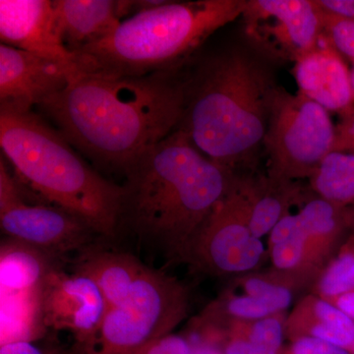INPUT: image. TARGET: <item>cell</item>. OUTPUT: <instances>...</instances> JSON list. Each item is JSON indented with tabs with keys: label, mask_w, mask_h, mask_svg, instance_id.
<instances>
[{
	"label": "cell",
	"mask_w": 354,
	"mask_h": 354,
	"mask_svg": "<svg viewBox=\"0 0 354 354\" xmlns=\"http://www.w3.org/2000/svg\"><path fill=\"white\" fill-rule=\"evenodd\" d=\"M183 68L142 76L79 72L39 109L71 146L124 174L140 156L178 129L189 78Z\"/></svg>",
	"instance_id": "obj_1"
},
{
	"label": "cell",
	"mask_w": 354,
	"mask_h": 354,
	"mask_svg": "<svg viewBox=\"0 0 354 354\" xmlns=\"http://www.w3.org/2000/svg\"><path fill=\"white\" fill-rule=\"evenodd\" d=\"M124 176L118 234L127 230L171 259L185 262L235 174L203 155L177 129L140 156Z\"/></svg>",
	"instance_id": "obj_2"
},
{
	"label": "cell",
	"mask_w": 354,
	"mask_h": 354,
	"mask_svg": "<svg viewBox=\"0 0 354 354\" xmlns=\"http://www.w3.org/2000/svg\"><path fill=\"white\" fill-rule=\"evenodd\" d=\"M277 87L265 65L245 51L218 53L188 78L178 129L203 155L234 171L263 146Z\"/></svg>",
	"instance_id": "obj_3"
},
{
	"label": "cell",
	"mask_w": 354,
	"mask_h": 354,
	"mask_svg": "<svg viewBox=\"0 0 354 354\" xmlns=\"http://www.w3.org/2000/svg\"><path fill=\"white\" fill-rule=\"evenodd\" d=\"M0 146L32 194L80 218L102 239L118 235L122 185L100 176L41 116L0 109Z\"/></svg>",
	"instance_id": "obj_4"
},
{
	"label": "cell",
	"mask_w": 354,
	"mask_h": 354,
	"mask_svg": "<svg viewBox=\"0 0 354 354\" xmlns=\"http://www.w3.org/2000/svg\"><path fill=\"white\" fill-rule=\"evenodd\" d=\"M247 0L169 1L121 21L113 34L76 53L80 73L142 76L184 66L223 26L241 17Z\"/></svg>",
	"instance_id": "obj_5"
},
{
	"label": "cell",
	"mask_w": 354,
	"mask_h": 354,
	"mask_svg": "<svg viewBox=\"0 0 354 354\" xmlns=\"http://www.w3.org/2000/svg\"><path fill=\"white\" fill-rule=\"evenodd\" d=\"M189 309L187 288L167 272L147 268L127 297L108 308L99 332L72 354H135L171 335Z\"/></svg>",
	"instance_id": "obj_6"
},
{
	"label": "cell",
	"mask_w": 354,
	"mask_h": 354,
	"mask_svg": "<svg viewBox=\"0 0 354 354\" xmlns=\"http://www.w3.org/2000/svg\"><path fill=\"white\" fill-rule=\"evenodd\" d=\"M335 127L327 109L298 91L277 87L263 146L268 176L309 179L334 150Z\"/></svg>",
	"instance_id": "obj_7"
},
{
	"label": "cell",
	"mask_w": 354,
	"mask_h": 354,
	"mask_svg": "<svg viewBox=\"0 0 354 354\" xmlns=\"http://www.w3.org/2000/svg\"><path fill=\"white\" fill-rule=\"evenodd\" d=\"M252 177L234 176L191 244L185 263L213 276L255 272L268 256L249 225Z\"/></svg>",
	"instance_id": "obj_8"
},
{
	"label": "cell",
	"mask_w": 354,
	"mask_h": 354,
	"mask_svg": "<svg viewBox=\"0 0 354 354\" xmlns=\"http://www.w3.org/2000/svg\"><path fill=\"white\" fill-rule=\"evenodd\" d=\"M25 186L0 158V227L6 239L22 242L65 262L70 254H78L100 235L87 223L48 203H34ZM102 239V237H101Z\"/></svg>",
	"instance_id": "obj_9"
},
{
	"label": "cell",
	"mask_w": 354,
	"mask_h": 354,
	"mask_svg": "<svg viewBox=\"0 0 354 354\" xmlns=\"http://www.w3.org/2000/svg\"><path fill=\"white\" fill-rule=\"evenodd\" d=\"M241 17L247 37L278 59L295 64L325 39L316 0H247Z\"/></svg>",
	"instance_id": "obj_10"
},
{
	"label": "cell",
	"mask_w": 354,
	"mask_h": 354,
	"mask_svg": "<svg viewBox=\"0 0 354 354\" xmlns=\"http://www.w3.org/2000/svg\"><path fill=\"white\" fill-rule=\"evenodd\" d=\"M41 317L44 329L69 332L75 339L72 351L91 344L106 315V300L94 281L62 267L51 272L41 288Z\"/></svg>",
	"instance_id": "obj_11"
},
{
	"label": "cell",
	"mask_w": 354,
	"mask_h": 354,
	"mask_svg": "<svg viewBox=\"0 0 354 354\" xmlns=\"http://www.w3.org/2000/svg\"><path fill=\"white\" fill-rule=\"evenodd\" d=\"M79 73L72 65L0 44V109L31 111Z\"/></svg>",
	"instance_id": "obj_12"
},
{
	"label": "cell",
	"mask_w": 354,
	"mask_h": 354,
	"mask_svg": "<svg viewBox=\"0 0 354 354\" xmlns=\"http://www.w3.org/2000/svg\"><path fill=\"white\" fill-rule=\"evenodd\" d=\"M1 44L76 66L57 31L53 0H0Z\"/></svg>",
	"instance_id": "obj_13"
},
{
	"label": "cell",
	"mask_w": 354,
	"mask_h": 354,
	"mask_svg": "<svg viewBox=\"0 0 354 354\" xmlns=\"http://www.w3.org/2000/svg\"><path fill=\"white\" fill-rule=\"evenodd\" d=\"M293 75L299 92L328 111L339 114L341 118L353 113L351 71L327 39L295 62Z\"/></svg>",
	"instance_id": "obj_14"
},
{
	"label": "cell",
	"mask_w": 354,
	"mask_h": 354,
	"mask_svg": "<svg viewBox=\"0 0 354 354\" xmlns=\"http://www.w3.org/2000/svg\"><path fill=\"white\" fill-rule=\"evenodd\" d=\"M60 41L72 55L108 38L121 23L118 0H53Z\"/></svg>",
	"instance_id": "obj_15"
},
{
	"label": "cell",
	"mask_w": 354,
	"mask_h": 354,
	"mask_svg": "<svg viewBox=\"0 0 354 354\" xmlns=\"http://www.w3.org/2000/svg\"><path fill=\"white\" fill-rule=\"evenodd\" d=\"M73 271L88 277L97 286L106 307L122 302L140 277L147 270L136 257L127 251L101 245L97 241L76 254Z\"/></svg>",
	"instance_id": "obj_16"
},
{
	"label": "cell",
	"mask_w": 354,
	"mask_h": 354,
	"mask_svg": "<svg viewBox=\"0 0 354 354\" xmlns=\"http://www.w3.org/2000/svg\"><path fill=\"white\" fill-rule=\"evenodd\" d=\"M308 251V266L313 278L335 257L344 235L351 232V209L322 198L310 196L297 207Z\"/></svg>",
	"instance_id": "obj_17"
},
{
	"label": "cell",
	"mask_w": 354,
	"mask_h": 354,
	"mask_svg": "<svg viewBox=\"0 0 354 354\" xmlns=\"http://www.w3.org/2000/svg\"><path fill=\"white\" fill-rule=\"evenodd\" d=\"M62 264L39 249L6 239L0 247L1 299L38 297L46 279Z\"/></svg>",
	"instance_id": "obj_18"
},
{
	"label": "cell",
	"mask_w": 354,
	"mask_h": 354,
	"mask_svg": "<svg viewBox=\"0 0 354 354\" xmlns=\"http://www.w3.org/2000/svg\"><path fill=\"white\" fill-rule=\"evenodd\" d=\"M286 337L290 342L314 337L351 353L354 344V321L328 300L311 293L300 299L286 317Z\"/></svg>",
	"instance_id": "obj_19"
},
{
	"label": "cell",
	"mask_w": 354,
	"mask_h": 354,
	"mask_svg": "<svg viewBox=\"0 0 354 354\" xmlns=\"http://www.w3.org/2000/svg\"><path fill=\"white\" fill-rule=\"evenodd\" d=\"M309 197L298 180L268 176L252 177L249 218L251 232L262 239L293 207H299Z\"/></svg>",
	"instance_id": "obj_20"
},
{
	"label": "cell",
	"mask_w": 354,
	"mask_h": 354,
	"mask_svg": "<svg viewBox=\"0 0 354 354\" xmlns=\"http://www.w3.org/2000/svg\"><path fill=\"white\" fill-rule=\"evenodd\" d=\"M308 180L316 196L342 208H354V153H330Z\"/></svg>",
	"instance_id": "obj_21"
},
{
	"label": "cell",
	"mask_w": 354,
	"mask_h": 354,
	"mask_svg": "<svg viewBox=\"0 0 354 354\" xmlns=\"http://www.w3.org/2000/svg\"><path fill=\"white\" fill-rule=\"evenodd\" d=\"M304 286L298 279L271 269L241 274L234 279L228 290L256 298L269 304L278 313H283L290 306L295 293Z\"/></svg>",
	"instance_id": "obj_22"
},
{
	"label": "cell",
	"mask_w": 354,
	"mask_h": 354,
	"mask_svg": "<svg viewBox=\"0 0 354 354\" xmlns=\"http://www.w3.org/2000/svg\"><path fill=\"white\" fill-rule=\"evenodd\" d=\"M286 317L288 316L286 315V312H283V313L274 314V315L254 321H236V322L223 324V325L206 323L220 328L228 335L250 342L264 351L274 353H283Z\"/></svg>",
	"instance_id": "obj_23"
},
{
	"label": "cell",
	"mask_w": 354,
	"mask_h": 354,
	"mask_svg": "<svg viewBox=\"0 0 354 354\" xmlns=\"http://www.w3.org/2000/svg\"><path fill=\"white\" fill-rule=\"evenodd\" d=\"M354 292V237L349 235L312 285V295L330 300Z\"/></svg>",
	"instance_id": "obj_24"
},
{
	"label": "cell",
	"mask_w": 354,
	"mask_h": 354,
	"mask_svg": "<svg viewBox=\"0 0 354 354\" xmlns=\"http://www.w3.org/2000/svg\"><path fill=\"white\" fill-rule=\"evenodd\" d=\"M323 13L324 36L339 55L348 57L354 64V21Z\"/></svg>",
	"instance_id": "obj_25"
},
{
	"label": "cell",
	"mask_w": 354,
	"mask_h": 354,
	"mask_svg": "<svg viewBox=\"0 0 354 354\" xmlns=\"http://www.w3.org/2000/svg\"><path fill=\"white\" fill-rule=\"evenodd\" d=\"M283 354H351L346 349L314 337H301L291 341Z\"/></svg>",
	"instance_id": "obj_26"
},
{
	"label": "cell",
	"mask_w": 354,
	"mask_h": 354,
	"mask_svg": "<svg viewBox=\"0 0 354 354\" xmlns=\"http://www.w3.org/2000/svg\"><path fill=\"white\" fill-rule=\"evenodd\" d=\"M135 354H194L186 337L167 335L156 339Z\"/></svg>",
	"instance_id": "obj_27"
},
{
	"label": "cell",
	"mask_w": 354,
	"mask_h": 354,
	"mask_svg": "<svg viewBox=\"0 0 354 354\" xmlns=\"http://www.w3.org/2000/svg\"><path fill=\"white\" fill-rule=\"evenodd\" d=\"M0 354H72L55 344H39L36 341H18L1 344Z\"/></svg>",
	"instance_id": "obj_28"
},
{
	"label": "cell",
	"mask_w": 354,
	"mask_h": 354,
	"mask_svg": "<svg viewBox=\"0 0 354 354\" xmlns=\"http://www.w3.org/2000/svg\"><path fill=\"white\" fill-rule=\"evenodd\" d=\"M324 12L354 21V0H316Z\"/></svg>",
	"instance_id": "obj_29"
},
{
	"label": "cell",
	"mask_w": 354,
	"mask_h": 354,
	"mask_svg": "<svg viewBox=\"0 0 354 354\" xmlns=\"http://www.w3.org/2000/svg\"><path fill=\"white\" fill-rule=\"evenodd\" d=\"M328 301L334 304L335 307H337L354 321V292L339 295V297L333 298Z\"/></svg>",
	"instance_id": "obj_30"
},
{
	"label": "cell",
	"mask_w": 354,
	"mask_h": 354,
	"mask_svg": "<svg viewBox=\"0 0 354 354\" xmlns=\"http://www.w3.org/2000/svg\"><path fill=\"white\" fill-rule=\"evenodd\" d=\"M186 339L189 342L191 348H192L194 354H223L220 348L209 344L208 342L200 341V339L187 337Z\"/></svg>",
	"instance_id": "obj_31"
},
{
	"label": "cell",
	"mask_w": 354,
	"mask_h": 354,
	"mask_svg": "<svg viewBox=\"0 0 354 354\" xmlns=\"http://www.w3.org/2000/svg\"><path fill=\"white\" fill-rule=\"evenodd\" d=\"M351 209V236L354 237V208H349Z\"/></svg>",
	"instance_id": "obj_32"
},
{
	"label": "cell",
	"mask_w": 354,
	"mask_h": 354,
	"mask_svg": "<svg viewBox=\"0 0 354 354\" xmlns=\"http://www.w3.org/2000/svg\"><path fill=\"white\" fill-rule=\"evenodd\" d=\"M351 80H353V88H354V64H353V70H351Z\"/></svg>",
	"instance_id": "obj_33"
},
{
	"label": "cell",
	"mask_w": 354,
	"mask_h": 354,
	"mask_svg": "<svg viewBox=\"0 0 354 354\" xmlns=\"http://www.w3.org/2000/svg\"><path fill=\"white\" fill-rule=\"evenodd\" d=\"M346 153H354V146L353 147V148L351 149V150L348 151V152H346Z\"/></svg>",
	"instance_id": "obj_34"
},
{
	"label": "cell",
	"mask_w": 354,
	"mask_h": 354,
	"mask_svg": "<svg viewBox=\"0 0 354 354\" xmlns=\"http://www.w3.org/2000/svg\"><path fill=\"white\" fill-rule=\"evenodd\" d=\"M351 354H354V344H353V349H351Z\"/></svg>",
	"instance_id": "obj_35"
},
{
	"label": "cell",
	"mask_w": 354,
	"mask_h": 354,
	"mask_svg": "<svg viewBox=\"0 0 354 354\" xmlns=\"http://www.w3.org/2000/svg\"></svg>",
	"instance_id": "obj_36"
}]
</instances>
